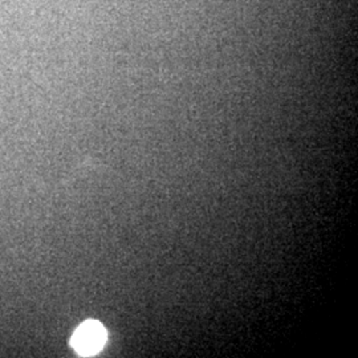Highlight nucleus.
I'll return each mask as SVG.
<instances>
[{
	"mask_svg": "<svg viewBox=\"0 0 358 358\" xmlns=\"http://www.w3.org/2000/svg\"><path fill=\"white\" fill-rule=\"evenodd\" d=\"M106 341V331L99 321L83 322L73 334L71 344L81 356H92L103 349Z\"/></svg>",
	"mask_w": 358,
	"mask_h": 358,
	"instance_id": "f257e3e1",
	"label": "nucleus"
}]
</instances>
